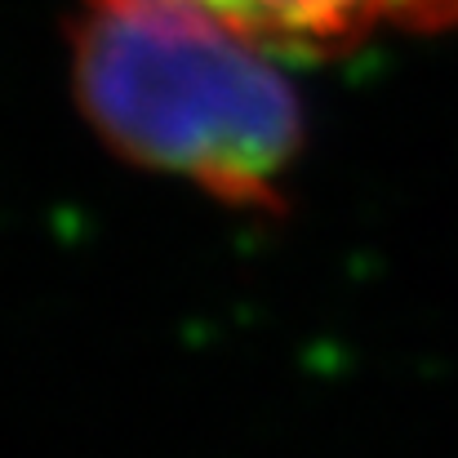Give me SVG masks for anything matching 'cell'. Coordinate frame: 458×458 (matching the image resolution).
I'll use <instances>...</instances> for the list:
<instances>
[{
  "label": "cell",
  "mask_w": 458,
  "mask_h": 458,
  "mask_svg": "<svg viewBox=\"0 0 458 458\" xmlns=\"http://www.w3.org/2000/svg\"><path fill=\"white\" fill-rule=\"evenodd\" d=\"M281 63L174 0H85L76 98L121 156L218 200L276 205L303 143Z\"/></svg>",
  "instance_id": "6da1fadb"
},
{
  "label": "cell",
  "mask_w": 458,
  "mask_h": 458,
  "mask_svg": "<svg viewBox=\"0 0 458 458\" xmlns=\"http://www.w3.org/2000/svg\"><path fill=\"white\" fill-rule=\"evenodd\" d=\"M276 58H329L383 31H441L458 0H174Z\"/></svg>",
  "instance_id": "7a4b0ae2"
}]
</instances>
